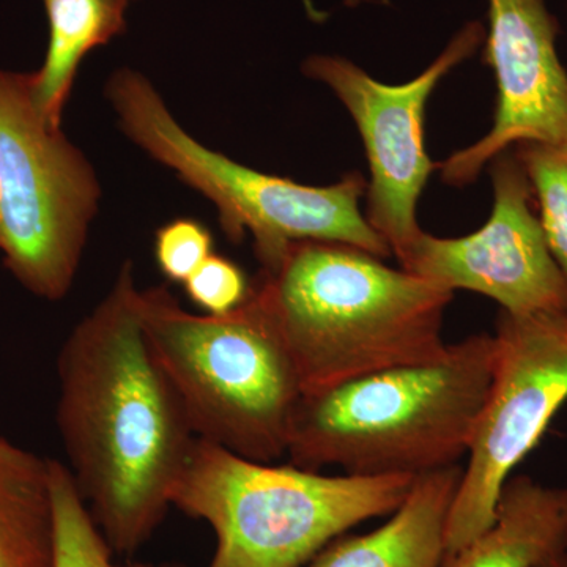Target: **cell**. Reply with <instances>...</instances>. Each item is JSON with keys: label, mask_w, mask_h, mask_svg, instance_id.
<instances>
[{"label": "cell", "mask_w": 567, "mask_h": 567, "mask_svg": "<svg viewBox=\"0 0 567 567\" xmlns=\"http://www.w3.org/2000/svg\"><path fill=\"white\" fill-rule=\"evenodd\" d=\"M125 262L58 357L55 423L69 470L115 554L140 550L166 517L196 434L153 354Z\"/></svg>", "instance_id": "1"}, {"label": "cell", "mask_w": 567, "mask_h": 567, "mask_svg": "<svg viewBox=\"0 0 567 567\" xmlns=\"http://www.w3.org/2000/svg\"><path fill=\"white\" fill-rule=\"evenodd\" d=\"M251 295L292 358L303 394L445 352L454 293L352 246L295 241L260 265Z\"/></svg>", "instance_id": "2"}, {"label": "cell", "mask_w": 567, "mask_h": 567, "mask_svg": "<svg viewBox=\"0 0 567 567\" xmlns=\"http://www.w3.org/2000/svg\"><path fill=\"white\" fill-rule=\"evenodd\" d=\"M494 372V336L447 344L398 365L301 395L287 454L293 465L347 475L421 476L466 456Z\"/></svg>", "instance_id": "3"}, {"label": "cell", "mask_w": 567, "mask_h": 567, "mask_svg": "<svg viewBox=\"0 0 567 567\" xmlns=\"http://www.w3.org/2000/svg\"><path fill=\"white\" fill-rule=\"evenodd\" d=\"M416 477L322 475L196 439L171 505L215 532L207 567H300L350 528L393 514Z\"/></svg>", "instance_id": "4"}, {"label": "cell", "mask_w": 567, "mask_h": 567, "mask_svg": "<svg viewBox=\"0 0 567 567\" xmlns=\"http://www.w3.org/2000/svg\"><path fill=\"white\" fill-rule=\"evenodd\" d=\"M142 330L197 439L249 461L287 454L303 395L274 324L249 295L224 316L185 311L167 287L141 290Z\"/></svg>", "instance_id": "5"}, {"label": "cell", "mask_w": 567, "mask_h": 567, "mask_svg": "<svg viewBox=\"0 0 567 567\" xmlns=\"http://www.w3.org/2000/svg\"><path fill=\"white\" fill-rule=\"evenodd\" d=\"M106 95L125 136L207 197L230 241L251 235L259 265L295 241L352 246L380 259L393 256L361 213L368 182L360 173L334 185L308 186L234 162L189 136L152 82L132 69L112 74Z\"/></svg>", "instance_id": "6"}, {"label": "cell", "mask_w": 567, "mask_h": 567, "mask_svg": "<svg viewBox=\"0 0 567 567\" xmlns=\"http://www.w3.org/2000/svg\"><path fill=\"white\" fill-rule=\"evenodd\" d=\"M100 197L84 153L41 114L33 73L0 69V252L28 292L66 297Z\"/></svg>", "instance_id": "7"}, {"label": "cell", "mask_w": 567, "mask_h": 567, "mask_svg": "<svg viewBox=\"0 0 567 567\" xmlns=\"http://www.w3.org/2000/svg\"><path fill=\"white\" fill-rule=\"evenodd\" d=\"M567 402V312H503L486 404L446 524V557L486 532L516 466Z\"/></svg>", "instance_id": "8"}, {"label": "cell", "mask_w": 567, "mask_h": 567, "mask_svg": "<svg viewBox=\"0 0 567 567\" xmlns=\"http://www.w3.org/2000/svg\"><path fill=\"white\" fill-rule=\"evenodd\" d=\"M484 40L483 24L470 22L431 66L401 85L375 81L336 55H312L303 63L305 76L328 85L360 130L371 169L365 219L399 262L424 233L416 219L417 200L435 167L424 147L425 104L435 85Z\"/></svg>", "instance_id": "9"}, {"label": "cell", "mask_w": 567, "mask_h": 567, "mask_svg": "<svg viewBox=\"0 0 567 567\" xmlns=\"http://www.w3.org/2000/svg\"><path fill=\"white\" fill-rule=\"evenodd\" d=\"M494 208L475 234H421L401 268L450 292L492 298L514 316L567 312V276L548 248L535 193L513 148L491 163Z\"/></svg>", "instance_id": "10"}, {"label": "cell", "mask_w": 567, "mask_h": 567, "mask_svg": "<svg viewBox=\"0 0 567 567\" xmlns=\"http://www.w3.org/2000/svg\"><path fill=\"white\" fill-rule=\"evenodd\" d=\"M558 33L546 0H488L484 62L498 87L494 125L483 140L435 164L446 185H470L495 156L522 142L567 141V71Z\"/></svg>", "instance_id": "11"}, {"label": "cell", "mask_w": 567, "mask_h": 567, "mask_svg": "<svg viewBox=\"0 0 567 567\" xmlns=\"http://www.w3.org/2000/svg\"><path fill=\"white\" fill-rule=\"evenodd\" d=\"M464 468L458 465L417 476L385 524L365 535L336 539L311 567H442L446 524Z\"/></svg>", "instance_id": "12"}, {"label": "cell", "mask_w": 567, "mask_h": 567, "mask_svg": "<svg viewBox=\"0 0 567 567\" xmlns=\"http://www.w3.org/2000/svg\"><path fill=\"white\" fill-rule=\"evenodd\" d=\"M567 550V487L513 475L486 532L442 567H536Z\"/></svg>", "instance_id": "13"}, {"label": "cell", "mask_w": 567, "mask_h": 567, "mask_svg": "<svg viewBox=\"0 0 567 567\" xmlns=\"http://www.w3.org/2000/svg\"><path fill=\"white\" fill-rule=\"evenodd\" d=\"M50 458L0 436V567H54Z\"/></svg>", "instance_id": "14"}, {"label": "cell", "mask_w": 567, "mask_h": 567, "mask_svg": "<svg viewBox=\"0 0 567 567\" xmlns=\"http://www.w3.org/2000/svg\"><path fill=\"white\" fill-rule=\"evenodd\" d=\"M50 22V43L40 70L33 71V92L41 114L62 128L78 70L85 55L125 31V0H43Z\"/></svg>", "instance_id": "15"}, {"label": "cell", "mask_w": 567, "mask_h": 567, "mask_svg": "<svg viewBox=\"0 0 567 567\" xmlns=\"http://www.w3.org/2000/svg\"><path fill=\"white\" fill-rule=\"evenodd\" d=\"M54 505V567H153L118 565L106 537L93 520L69 466L50 458Z\"/></svg>", "instance_id": "16"}, {"label": "cell", "mask_w": 567, "mask_h": 567, "mask_svg": "<svg viewBox=\"0 0 567 567\" xmlns=\"http://www.w3.org/2000/svg\"><path fill=\"white\" fill-rule=\"evenodd\" d=\"M513 148L532 183L548 248L567 276V141L522 142Z\"/></svg>", "instance_id": "17"}, {"label": "cell", "mask_w": 567, "mask_h": 567, "mask_svg": "<svg viewBox=\"0 0 567 567\" xmlns=\"http://www.w3.org/2000/svg\"><path fill=\"white\" fill-rule=\"evenodd\" d=\"M215 252V238L204 223L178 218L156 230L155 259L171 282L183 284Z\"/></svg>", "instance_id": "18"}, {"label": "cell", "mask_w": 567, "mask_h": 567, "mask_svg": "<svg viewBox=\"0 0 567 567\" xmlns=\"http://www.w3.org/2000/svg\"><path fill=\"white\" fill-rule=\"evenodd\" d=\"M186 297L208 316H224L240 308L251 295L244 268L229 257L213 252L192 278L183 282Z\"/></svg>", "instance_id": "19"}, {"label": "cell", "mask_w": 567, "mask_h": 567, "mask_svg": "<svg viewBox=\"0 0 567 567\" xmlns=\"http://www.w3.org/2000/svg\"><path fill=\"white\" fill-rule=\"evenodd\" d=\"M536 567H567V550L561 554L554 555V557L546 559Z\"/></svg>", "instance_id": "20"}, {"label": "cell", "mask_w": 567, "mask_h": 567, "mask_svg": "<svg viewBox=\"0 0 567 567\" xmlns=\"http://www.w3.org/2000/svg\"><path fill=\"white\" fill-rule=\"evenodd\" d=\"M156 567H185V566L174 565V563H169V565H162V566H156Z\"/></svg>", "instance_id": "21"}, {"label": "cell", "mask_w": 567, "mask_h": 567, "mask_svg": "<svg viewBox=\"0 0 567 567\" xmlns=\"http://www.w3.org/2000/svg\"><path fill=\"white\" fill-rule=\"evenodd\" d=\"M125 2H128V3H130V2H132V0H125Z\"/></svg>", "instance_id": "22"}]
</instances>
